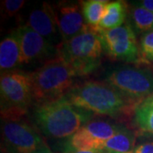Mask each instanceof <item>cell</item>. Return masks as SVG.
<instances>
[{
    "mask_svg": "<svg viewBox=\"0 0 153 153\" xmlns=\"http://www.w3.org/2000/svg\"><path fill=\"white\" fill-rule=\"evenodd\" d=\"M134 153H153V142H146L137 146Z\"/></svg>",
    "mask_w": 153,
    "mask_h": 153,
    "instance_id": "cell-21",
    "label": "cell"
},
{
    "mask_svg": "<svg viewBox=\"0 0 153 153\" xmlns=\"http://www.w3.org/2000/svg\"><path fill=\"white\" fill-rule=\"evenodd\" d=\"M20 65H22V52L16 30L4 38L0 44V68L3 73Z\"/></svg>",
    "mask_w": 153,
    "mask_h": 153,
    "instance_id": "cell-13",
    "label": "cell"
},
{
    "mask_svg": "<svg viewBox=\"0 0 153 153\" xmlns=\"http://www.w3.org/2000/svg\"><path fill=\"white\" fill-rule=\"evenodd\" d=\"M22 52V64H29L55 53V46L27 25L16 30Z\"/></svg>",
    "mask_w": 153,
    "mask_h": 153,
    "instance_id": "cell-10",
    "label": "cell"
},
{
    "mask_svg": "<svg viewBox=\"0 0 153 153\" xmlns=\"http://www.w3.org/2000/svg\"><path fill=\"white\" fill-rule=\"evenodd\" d=\"M54 10L62 42L71 40L88 27L78 4L65 2L54 7Z\"/></svg>",
    "mask_w": 153,
    "mask_h": 153,
    "instance_id": "cell-11",
    "label": "cell"
},
{
    "mask_svg": "<svg viewBox=\"0 0 153 153\" xmlns=\"http://www.w3.org/2000/svg\"><path fill=\"white\" fill-rule=\"evenodd\" d=\"M119 128L120 127L107 121H89L70 137L67 143L77 150L102 152L105 143Z\"/></svg>",
    "mask_w": 153,
    "mask_h": 153,
    "instance_id": "cell-9",
    "label": "cell"
},
{
    "mask_svg": "<svg viewBox=\"0 0 153 153\" xmlns=\"http://www.w3.org/2000/svg\"><path fill=\"white\" fill-rule=\"evenodd\" d=\"M108 2L105 0H87L80 2L82 16L88 26L95 29L98 27Z\"/></svg>",
    "mask_w": 153,
    "mask_h": 153,
    "instance_id": "cell-17",
    "label": "cell"
},
{
    "mask_svg": "<svg viewBox=\"0 0 153 153\" xmlns=\"http://www.w3.org/2000/svg\"><path fill=\"white\" fill-rule=\"evenodd\" d=\"M23 117H2V140L10 153H33L45 144L38 131Z\"/></svg>",
    "mask_w": 153,
    "mask_h": 153,
    "instance_id": "cell-7",
    "label": "cell"
},
{
    "mask_svg": "<svg viewBox=\"0 0 153 153\" xmlns=\"http://www.w3.org/2000/svg\"><path fill=\"white\" fill-rule=\"evenodd\" d=\"M104 51L112 59L125 62H138L139 50L136 35L127 24L110 30L97 29Z\"/></svg>",
    "mask_w": 153,
    "mask_h": 153,
    "instance_id": "cell-8",
    "label": "cell"
},
{
    "mask_svg": "<svg viewBox=\"0 0 153 153\" xmlns=\"http://www.w3.org/2000/svg\"><path fill=\"white\" fill-rule=\"evenodd\" d=\"M136 137L128 128L120 127L118 131L105 143L102 152L105 153H133Z\"/></svg>",
    "mask_w": 153,
    "mask_h": 153,
    "instance_id": "cell-15",
    "label": "cell"
},
{
    "mask_svg": "<svg viewBox=\"0 0 153 153\" xmlns=\"http://www.w3.org/2000/svg\"><path fill=\"white\" fill-rule=\"evenodd\" d=\"M27 26L49 42H51V38L60 34L54 7L48 3H44L39 8L31 12Z\"/></svg>",
    "mask_w": 153,
    "mask_h": 153,
    "instance_id": "cell-12",
    "label": "cell"
},
{
    "mask_svg": "<svg viewBox=\"0 0 153 153\" xmlns=\"http://www.w3.org/2000/svg\"><path fill=\"white\" fill-rule=\"evenodd\" d=\"M128 5L122 0L108 2L105 6L104 16L96 29L110 30L123 25L127 17Z\"/></svg>",
    "mask_w": 153,
    "mask_h": 153,
    "instance_id": "cell-14",
    "label": "cell"
},
{
    "mask_svg": "<svg viewBox=\"0 0 153 153\" xmlns=\"http://www.w3.org/2000/svg\"><path fill=\"white\" fill-rule=\"evenodd\" d=\"M131 19L137 30L147 33L153 30V13L140 6L131 10Z\"/></svg>",
    "mask_w": 153,
    "mask_h": 153,
    "instance_id": "cell-18",
    "label": "cell"
},
{
    "mask_svg": "<svg viewBox=\"0 0 153 153\" xmlns=\"http://www.w3.org/2000/svg\"><path fill=\"white\" fill-rule=\"evenodd\" d=\"M2 11L4 16L12 17L16 16L25 5L23 0H4L2 2Z\"/></svg>",
    "mask_w": 153,
    "mask_h": 153,
    "instance_id": "cell-20",
    "label": "cell"
},
{
    "mask_svg": "<svg viewBox=\"0 0 153 153\" xmlns=\"http://www.w3.org/2000/svg\"><path fill=\"white\" fill-rule=\"evenodd\" d=\"M33 100L37 103L63 97L71 89L75 72L59 55L48 60L36 71L29 73Z\"/></svg>",
    "mask_w": 153,
    "mask_h": 153,
    "instance_id": "cell-4",
    "label": "cell"
},
{
    "mask_svg": "<svg viewBox=\"0 0 153 153\" xmlns=\"http://www.w3.org/2000/svg\"><path fill=\"white\" fill-rule=\"evenodd\" d=\"M63 153H105L104 152L100 151H87V150H77L75 148L71 147V146L66 143L64 146Z\"/></svg>",
    "mask_w": 153,
    "mask_h": 153,
    "instance_id": "cell-22",
    "label": "cell"
},
{
    "mask_svg": "<svg viewBox=\"0 0 153 153\" xmlns=\"http://www.w3.org/2000/svg\"><path fill=\"white\" fill-rule=\"evenodd\" d=\"M1 117H24L33 100L29 73L9 71L0 78Z\"/></svg>",
    "mask_w": 153,
    "mask_h": 153,
    "instance_id": "cell-5",
    "label": "cell"
},
{
    "mask_svg": "<svg viewBox=\"0 0 153 153\" xmlns=\"http://www.w3.org/2000/svg\"><path fill=\"white\" fill-rule=\"evenodd\" d=\"M33 153H55L53 152L50 149H49V147L46 145V144H44L43 146H41V147L39 148V149H38L36 152H34Z\"/></svg>",
    "mask_w": 153,
    "mask_h": 153,
    "instance_id": "cell-24",
    "label": "cell"
},
{
    "mask_svg": "<svg viewBox=\"0 0 153 153\" xmlns=\"http://www.w3.org/2000/svg\"><path fill=\"white\" fill-rule=\"evenodd\" d=\"M105 82L138 105L153 94V71L137 66H123L110 72Z\"/></svg>",
    "mask_w": 153,
    "mask_h": 153,
    "instance_id": "cell-6",
    "label": "cell"
},
{
    "mask_svg": "<svg viewBox=\"0 0 153 153\" xmlns=\"http://www.w3.org/2000/svg\"><path fill=\"white\" fill-rule=\"evenodd\" d=\"M65 96L76 107L99 115L115 117L136 107L105 82L88 81L75 85Z\"/></svg>",
    "mask_w": 153,
    "mask_h": 153,
    "instance_id": "cell-2",
    "label": "cell"
},
{
    "mask_svg": "<svg viewBox=\"0 0 153 153\" xmlns=\"http://www.w3.org/2000/svg\"><path fill=\"white\" fill-rule=\"evenodd\" d=\"M137 6H140L141 8H144L147 10L151 11L153 13V0H143L139 1Z\"/></svg>",
    "mask_w": 153,
    "mask_h": 153,
    "instance_id": "cell-23",
    "label": "cell"
},
{
    "mask_svg": "<svg viewBox=\"0 0 153 153\" xmlns=\"http://www.w3.org/2000/svg\"><path fill=\"white\" fill-rule=\"evenodd\" d=\"M134 111L138 128L144 133L153 134V94L141 101Z\"/></svg>",
    "mask_w": 153,
    "mask_h": 153,
    "instance_id": "cell-16",
    "label": "cell"
},
{
    "mask_svg": "<svg viewBox=\"0 0 153 153\" xmlns=\"http://www.w3.org/2000/svg\"><path fill=\"white\" fill-rule=\"evenodd\" d=\"M34 119L45 135L54 139L70 138L91 117L92 113L71 103L66 96L37 103Z\"/></svg>",
    "mask_w": 153,
    "mask_h": 153,
    "instance_id": "cell-1",
    "label": "cell"
},
{
    "mask_svg": "<svg viewBox=\"0 0 153 153\" xmlns=\"http://www.w3.org/2000/svg\"><path fill=\"white\" fill-rule=\"evenodd\" d=\"M138 62L144 64L153 62V30L144 33L140 38Z\"/></svg>",
    "mask_w": 153,
    "mask_h": 153,
    "instance_id": "cell-19",
    "label": "cell"
},
{
    "mask_svg": "<svg viewBox=\"0 0 153 153\" xmlns=\"http://www.w3.org/2000/svg\"><path fill=\"white\" fill-rule=\"evenodd\" d=\"M103 51L98 30L88 26L71 40L61 42L57 55L71 66L76 76H80L88 75L98 68Z\"/></svg>",
    "mask_w": 153,
    "mask_h": 153,
    "instance_id": "cell-3",
    "label": "cell"
}]
</instances>
